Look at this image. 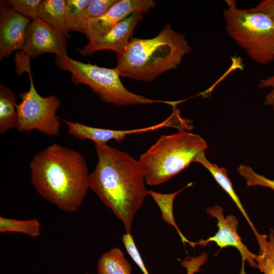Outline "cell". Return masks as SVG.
Returning <instances> with one entry per match:
<instances>
[{
  "mask_svg": "<svg viewBox=\"0 0 274 274\" xmlns=\"http://www.w3.org/2000/svg\"><path fill=\"white\" fill-rule=\"evenodd\" d=\"M94 144L98 161L89 174V188L130 233L134 217L148 194L143 168L127 153L107 144Z\"/></svg>",
  "mask_w": 274,
  "mask_h": 274,
  "instance_id": "1",
  "label": "cell"
},
{
  "mask_svg": "<svg viewBox=\"0 0 274 274\" xmlns=\"http://www.w3.org/2000/svg\"><path fill=\"white\" fill-rule=\"evenodd\" d=\"M39 18L66 38L71 37L66 14V0L42 1Z\"/></svg>",
  "mask_w": 274,
  "mask_h": 274,
  "instance_id": "15",
  "label": "cell"
},
{
  "mask_svg": "<svg viewBox=\"0 0 274 274\" xmlns=\"http://www.w3.org/2000/svg\"><path fill=\"white\" fill-rule=\"evenodd\" d=\"M152 0H119L102 16L87 21L84 31L88 39L103 33L134 13H146L155 6Z\"/></svg>",
  "mask_w": 274,
  "mask_h": 274,
  "instance_id": "11",
  "label": "cell"
},
{
  "mask_svg": "<svg viewBox=\"0 0 274 274\" xmlns=\"http://www.w3.org/2000/svg\"><path fill=\"white\" fill-rule=\"evenodd\" d=\"M68 127V132L76 138L84 141L86 140L93 142L94 144H107L112 140L120 142L127 135L136 133L153 131L164 127L173 126V121L170 117L154 125L144 128L128 129L115 130L97 128L88 126L80 122H72L61 119Z\"/></svg>",
  "mask_w": 274,
  "mask_h": 274,
  "instance_id": "13",
  "label": "cell"
},
{
  "mask_svg": "<svg viewBox=\"0 0 274 274\" xmlns=\"http://www.w3.org/2000/svg\"><path fill=\"white\" fill-rule=\"evenodd\" d=\"M191 50L184 35L167 24L154 38L132 37L125 49L117 54L115 68L120 76L149 82L176 68Z\"/></svg>",
  "mask_w": 274,
  "mask_h": 274,
  "instance_id": "3",
  "label": "cell"
},
{
  "mask_svg": "<svg viewBox=\"0 0 274 274\" xmlns=\"http://www.w3.org/2000/svg\"><path fill=\"white\" fill-rule=\"evenodd\" d=\"M17 101L13 92L0 84V133L16 128L18 122Z\"/></svg>",
  "mask_w": 274,
  "mask_h": 274,
  "instance_id": "16",
  "label": "cell"
},
{
  "mask_svg": "<svg viewBox=\"0 0 274 274\" xmlns=\"http://www.w3.org/2000/svg\"><path fill=\"white\" fill-rule=\"evenodd\" d=\"M187 274H191V273H190V272H187Z\"/></svg>",
  "mask_w": 274,
  "mask_h": 274,
  "instance_id": "29",
  "label": "cell"
},
{
  "mask_svg": "<svg viewBox=\"0 0 274 274\" xmlns=\"http://www.w3.org/2000/svg\"><path fill=\"white\" fill-rule=\"evenodd\" d=\"M192 184L190 183L187 185L182 189L170 193H160L153 190L148 191V194L150 195L156 203L158 206L161 214L162 219L165 221L168 225L175 227L177 231L181 240L184 244H189L191 247H194V243L188 240L182 234L178 228L173 214V204L175 197L184 189L190 186Z\"/></svg>",
  "mask_w": 274,
  "mask_h": 274,
  "instance_id": "18",
  "label": "cell"
},
{
  "mask_svg": "<svg viewBox=\"0 0 274 274\" xmlns=\"http://www.w3.org/2000/svg\"><path fill=\"white\" fill-rule=\"evenodd\" d=\"M66 43L65 37L39 18L31 21L22 51L29 58L46 53L62 56L67 55Z\"/></svg>",
  "mask_w": 274,
  "mask_h": 274,
  "instance_id": "9",
  "label": "cell"
},
{
  "mask_svg": "<svg viewBox=\"0 0 274 274\" xmlns=\"http://www.w3.org/2000/svg\"><path fill=\"white\" fill-rule=\"evenodd\" d=\"M142 14L134 13L118 23L108 31L97 36L82 49L83 56L91 55L102 50H111L117 54L121 53L132 38L135 27L142 20Z\"/></svg>",
  "mask_w": 274,
  "mask_h": 274,
  "instance_id": "12",
  "label": "cell"
},
{
  "mask_svg": "<svg viewBox=\"0 0 274 274\" xmlns=\"http://www.w3.org/2000/svg\"><path fill=\"white\" fill-rule=\"evenodd\" d=\"M259 88L271 87V91L265 97L264 105L271 106L274 111V75L262 79L258 86Z\"/></svg>",
  "mask_w": 274,
  "mask_h": 274,
  "instance_id": "27",
  "label": "cell"
},
{
  "mask_svg": "<svg viewBox=\"0 0 274 274\" xmlns=\"http://www.w3.org/2000/svg\"><path fill=\"white\" fill-rule=\"evenodd\" d=\"M194 162L201 164L209 171L217 183L232 199L252 229L255 235H257L258 233L248 217L239 197L236 195L233 188L231 181L228 178L226 169L210 162L206 157L204 152L199 154L194 159Z\"/></svg>",
  "mask_w": 274,
  "mask_h": 274,
  "instance_id": "14",
  "label": "cell"
},
{
  "mask_svg": "<svg viewBox=\"0 0 274 274\" xmlns=\"http://www.w3.org/2000/svg\"><path fill=\"white\" fill-rule=\"evenodd\" d=\"M122 241L127 252L139 266L143 274H150L135 244L131 233L124 234Z\"/></svg>",
  "mask_w": 274,
  "mask_h": 274,
  "instance_id": "24",
  "label": "cell"
},
{
  "mask_svg": "<svg viewBox=\"0 0 274 274\" xmlns=\"http://www.w3.org/2000/svg\"><path fill=\"white\" fill-rule=\"evenodd\" d=\"M5 2L12 9L30 21L39 18L41 0H9Z\"/></svg>",
  "mask_w": 274,
  "mask_h": 274,
  "instance_id": "21",
  "label": "cell"
},
{
  "mask_svg": "<svg viewBox=\"0 0 274 274\" xmlns=\"http://www.w3.org/2000/svg\"><path fill=\"white\" fill-rule=\"evenodd\" d=\"M31 21L6 4L0 3V59L22 50Z\"/></svg>",
  "mask_w": 274,
  "mask_h": 274,
  "instance_id": "10",
  "label": "cell"
},
{
  "mask_svg": "<svg viewBox=\"0 0 274 274\" xmlns=\"http://www.w3.org/2000/svg\"><path fill=\"white\" fill-rule=\"evenodd\" d=\"M256 261L258 268L263 274H274V263L272 261L260 253L257 255Z\"/></svg>",
  "mask_w": 274,
  "mask_h": 274,
  "instance_id": "28",
  "label": "cell"
},
{
  "mask_svg": "<svg viewBox=\"0 0 274 274\" xmlns=\"http://www.w3.org/2000/svg\"><path fill=\"white\" fill-rule=\"evenodd\" d=\"M59 68L67 71L75 84L88 86L104 102L118 106L162 103L173 107L179 101H167L148 98L128 90L122 84L120 74L115 68L100 67L86 63L69 57L67 55L55 57Z\"/></svg>",
  "mask_w": 274,
  "mask_h": 274,
  "instance_id": "6",
  "label": "cell"
},
{
  "mask_svg": "<svg viewBox=\"0 0 274 274\" xmlns=\"http://www.w3.org/2000/svg\"><path fill=\"white\" fill-rule=\"evenodd\" d=\"M118 0H91L83 14L84 28L87 21L102 16Z\"/></svg>",
  "mask_w": 274,
  "mask_h": 274,
  "instance_id": "23",
  "label": "cell"
},
{
  "mask_svg": "<svg viewBox=\"0 0 274 274\" xmlns=\"http://www.w3.org/2000/svg\"><path fill=\"white\" fill-rule=\"evenodd\" d=\"M29 167L31 183L43 198L67 213L81 206L90 174L80 152L54 143L36 154Z\"/></svg>",
  "mask_w": 274,
  "mask_h": 274,
  "instance_id": "2",
  "label": "cell"
},
{
  "mask_svg": "<svg viewBox=\"0 0 274 274\" xmlns=\"http://www.w3.org/2000/svg\"><path fill=\"white\" fill-rule=\"evenodd\" d=\"M259 246V253L263 255L274 263V235L271 229L269 236L258 233L255 236Z\"/></svg>",
  "mask_w": 274,
  "mask_h": 274,
  "instance_id": "25",
  "label": "cell"
},
{
  "mask_svg": "<svg viewBox=\"0 0 274 274\" xmlns=\"http://www.w3.org/2000/svg\"><path fill=\"white\" fill-rule=\"evenodd\" d=\"M29 57L22 52L16 54L15 61L18 74L28 73L30 87L21 93V102L17 105L18 122L16 129L19 132L37 130L49 136H56L60 132V122L56 112L60 105L55 95L41 96L33 84L30 68Z\"/></svg>",
  "mask_w": 274,
  "mask_h": 274,
  "instance_id": "7",
  "label": "cell"
},
{
  "mask_svg": "<svg viewBox=\"0 0 274 274\" xmlns=\"http://www.w3.org/2000/svg\"><path fill=\"white\" fill-rule=\"evenodd\" d=\"M237 171L246 180L248 187L259 186L274 191V180L257 174L251 167L242 164L237 168Z\"/></svg>",
  "mask_w": 274,
  "mask_h": 274,
  "instance_id": "22",
  "label": "cell"
},
{
  "mask_svg": "<svg viewBox=\"0 0 274 274\" xmlns=\"http://www.w3.org/2000/svg\"><path fill=\"white\" fill-rule=\"evenodd\" d=\"M0 232L23 233L36 238L40 235L41 225L37 219L21 220L1 216Z\"/></svg>",
  "mask_w": 274,
  "mask_h": 274,
  "instance_id": "19",
  "label": "cell"
},
{
  "mask_svg": "<svg viewBox=\"0 0 274 274\" xmlns=\"http://www.w3.org/2000/svg\"><path fill=\"white\" fill-rule=\"evenodd\" d=\"M86 274H89V273H86Z\"/></svg>",
  "mask_w": 274,
  "mask_h": 274,
  "instance_id": "30",
  "label": "cell"
},
{
  "mask_svg": "<svg viewBox=\"0 0 274 274\" xmlns=\"http://www.w3.org/2000/svg\"><path fill=\"white\" fill-rule=\"evenodd\" d=\"M91 0H66V14L70 31L83 33L82 22L84 10Z\"/></svg>",
  "mask_w": 274,
  "mask_h": 274,
  "instance_id": "20",
  "label": "cell"
},
{
  "mask_svg": "<svg viewBox=\"0 0 274 274\" xmlns=\"http://www.w3.org/2000/svg\"><path fill=\"white\" fill-rule=\"evenodd\" d=\"M249 10L252 12L263 13L274 22V0L261 1L256 6L249 9Z\"/></svg>",
  "mask_w": 274,
  "mask_h": 274,
  "instance_id": "26",
  "label": "cell"
},
{
  "mask_svg": "<svg viewBox=\"0 0 274 274\" xmlns=\"http://www.w3.org/2000/svg\"><path fill=\"white\" fill-rule=\"evenodd\" d=\"M98 274H131L132 268L121 250L114 247L99 258Z\"/></svg>",
  "mask_w": 274,
  "mask_h": 274,
  "instance_id": "17",
  "label": "cell"
},
{
  "mask_svg": "<svg viewBox=\"0 0 274 274\" xmlns=\"http://www.w3.org/2000/svg\"><path fill=\"white\" fill-rule=\"evenodd\" d=\"M210 216L217 219L218 231L215 234L207 239H201L194 243L196 245L206 246L210 242H215L220 248L228 247L235 248L240 253L242 257V264L241 274H246L245 263L248 261L250 266L253 268H257L256 261L257 255L252 253L247 247L243 243L242 238L238 234L237 228L238 221L236 217L232 215L224 216L223 208L216 205L210 207L206 210Z\"/></svg>",
  "mask_w": 274,
  "mask_h": 274,
  "instance_id": "8",
  "label": "cell"
},
{
  "mask_svg": "<svg viewBox=\"0 0 274 274\" xmlns=\"http://www.w3.org/2000/svg\"><path fill=\"white\" fill-rule=\"evenodd\" d=\"M223 11L227 31L249 56L258 63L274 60V22L265 14L237 8L234 0H226Z\"/></svg>",
  "mask_w": 274,
  "mask_h": 274,
  "instance_id": "5",
  "label": "cell"
},
{
  "mask_svg": "<svg viewBox=\"0 0 274 274\" xmlns=\"http://www.w3.org/2000/svg\"><path fill=\"white\" fill-rule=\"evenodd\" d=\"M207 148L202 138L183 129L161 135L139 160L146 183L155 186L166 182L187 168Z\"/></svg>",
  "mask_w": 274,
  "mask_h": 274,
  "instance_id": "4",
  "label": "cell"
}]
</instances>
